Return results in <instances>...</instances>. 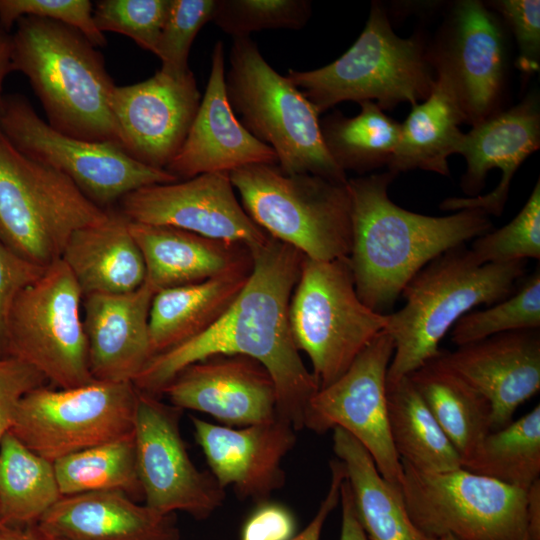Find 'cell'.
Segmentation results:
<instances>
[{
  "label": "cell",
  "instance_id": "cell-25",
  "mask_svg": "<svg viewBox=\"0 0 540 540\" xmlns=\"http://www.w3.org/2000/svg\"><path fill=\"white\" fill-rule=\"evenodd\" d=\"M34 527L49 540H180L174 514L117 491L62 496Z\"/></svg>",
  "mask_w": 540,
  "mask_h": 540
},
{
  "label": "cell",
  "instance_id": "cell-47",
  "mask_svg": "<svg viewBox=\"0 0 540 540\" xmlns=\"http://www.w3.org/2000/svg\"><path fill=\"white\" fill-rule=\"evenodd\" d=\"M331 480L326 496L322 500L310 523L289 540H320L323 526L340 501V487L346 476L345 469L337 458L330 461Z\"/></svg>",
  "mask_w": 540,
  "mask_h": 540
},
{
  "label": "cell",
  "instance_id": "cell-49",
  "mask_svg": "<svg viewBox=\"0 0 540 540\" xmlns=\"http://www.w3.org/2000/svg\"><path fill=\"white\" fill-rule=\"evenodd\" d=\"M527 522L529 540H540V480L527 491Z\"/></svg>",
  "mask_w": 540,
  "mask_h": 540
},
{
  "label": "cell",
  "instance_id": "cell-39",
  "mask_svg": "<svg viewBox=\"0 0 540 540\" xmlns=\"http://www.w3.org/2000/svg\"><path fill=\"white\" fill-rule=\"evenodd\" d=\"M478 264H503L540 258V181L508 224L477 237L471 249Z\"/></svg>",
  "mask_w": 540,
  "mask_h": 540
},
{
  "label": "cell",
  "instance_id": "cell-16",
  "mask_svg": "<svg viewBox=\"0 0 540 540\" xmlns=\"http://www.w3.org/2000/svg\"><path fill=\"white\" fill-rule=\"evenodd\" d=\"M501 22L483 2L453 5L437 44L428 50L435 72L450 81L465 122L473 126L500 111L506 76Z\"/></svg>",
  "mask_w": 540,
  "mask_h": 540
},
{
  "label": "cell",
  "instance_id": "cell-21",
  "mask_svg": "<svg viewBox=\"0 0 540 540\" xmlns=\"http://www.w3.org/2000/svg\"><path fill=\"white\" fill-rule=\"evenodd\" d=\"M194 436L218 484L243 499L266 501L285 483L282 461L293 449L296 430L274 419L240 428L192 417Z\"/></svg>",
  "mask_w": 540,
  "mask_h": 540
},
{
  "label": "cell",
  "instance_id": "cell-18",
  "mask_svg": "<svg viewBox=\"0 0 540 540\" xmlns=\"http://www.w3.org/2000/svg\"><path fill=\"white\" fill-rule=\"evenodd\" d=\"M201 98L191 70L182 76L158 70L145 81L115 86L110 108L119 146L136 161L166 170L187 137Z\"/></svg>",
  "mask_w": 540,
  "mask_h": 540
},
{
  "label": "cell",
  "instance_id": "cell-30",
  "mask_svg": "<svg viewBox=\"0 0 540 540\" xmlns=\"http://www.w3.org/2000/svg\"><path fill=\"white\" fill-rule=\"evenodd\" d=\"M333 451L344 466L355 512L369 540H435L411 520L400 488L387 482L372 457L350 434L333 429Z\"/></svg>",
  "mask_w": 540,
  "mask_h": 540
},
{
  "label": "cell",
  "instance_id": "cell-5",
  "mask_svg": "<svg viewBox=\"0 0 540 540\" xmlns=\"http://www.w3.org/2000/svg\"><path fill=\"white\" fill-rule=\"evenodd\" d=\"M286 78L320 114L344 101L376 100L382 110L413 106L430 95L436 72L422 37L400 38L373 3L362 33L341 57L314 70L290 69Z\"/></svg>",
  "mask_w": 540,
  "mask_h": 540
},
{
  "label": "cell",
  "instance_id": "cell-38",
  "mask_svg": "<svg viewBox=\"0 0 540 540\" xmlns=\"http://www.w3.org/2000/svg\"><path fill=\"white\" fill-rule=\"evenodd\" d=\"M310 16L307 0H216L211 21L237 38L267 29H302Z\"/></svg>",
  "mask_w": 540,
  "mask_h": 540
},
{
  "label": "cell",
  "instance_id": "cell-34",
  "mask_svg": "<svg viewBox=\"0 0 540 540\" xmlns=\"http://www.w3.org/2000/svg\"><path fill=\"white\" fill-rule=\"evenodd\" d=\"M359 105L361 111L354 117L334 111L320 120L325 148L344 172L364 173L388 166L400 137L401 124L374 101Z\"/></svg>",
  "mask_w": 540,
  "mask_h": 540
},
{
  "label": "cell",
  "instance_id": "cell-9",
  "mask_svg": "<svg viewBox=\"0 0 540 540\" xmlns=\"http://www.w3.org/2000/svg\"><path fill=\"white\" fill-rule=\"evenodd\" d=\"M295 344L311 361L319 389L341 377L387 325V314L358 297L348 258L304 256L289 303Z\"/></svg>",
  "mask_w": 540,
  "mask_h": 540
},
{
  "label": "cell",
  "instance_id": "cell-44",
  "mask_svg": "<svg viewBox=\"0 0 540 540\" xmlns=\"http://www.w3.org/2000/svg\"><path fill=\"white\" fill-rule=\"evenodd\" d=\"M46 381L31 365L11 356H0V444L13 426L23 397Z\"/></svg>",
  "mask_w": 540,
  "mask_h": 540
},
{
  "label": "cell",
  "instance_id": "cell-7",
  "mask_svg": "<svg viewBox=\"0 0 540 540\" xmlns=\"http://www.w3.org/2000/svg\"><path fill=\"white\" fill-rule=\"evenodd\" d=\"M229 174L244 210L270 237L310 259L349 257L352 208L347 182L287 174L277 164H252Z\"/></svg>",
  "mask_w": 540,
  "mask_h": 540
},
{
  "label": "cell",
  "instance_id": "cell-32",
  "mask_svg": "<svg viewBox=\"0 0 540 540\" xmlns=\"http://www.w3.org/2000/svg\"><path fill=\"white\" fill-rule=\"evenodd\" d=\"M389 432L401 461L426 473L462 468V460L409 377L386 384Z\"/></svg>",
  "mask_w": 540,
  "mask_h": 540
},
{
  "label": "cell",
  "instance_id": "cell-19",
  "mask_svg": "<svg viewBox=\"0 0 540 540\" xmlns=\"http://www.w3.org/2000/svg\"><path fill=\"white\" fill-rule=\"evenodd\" d=\"M540 146V108L536 92L520 103L500 110L464 133L456 153L464 156L467 170L461 185L469 195L480 191L492 168L502 172L498 185L488 194L451 197L441 204L442 210L479 209L486 214L501 215L513 176L523 161Z\"/></svg>",
  "mask_w": 540,
  "mask_h": 540
},
{
  "label": "cell",
  "instance_id": "cell-6",
  "mask_svg": "<svg viewBox=\"0 0 540 540\" xmlns=\"http://www.w3.org/2000/svg\"><path fill=\"white\" fill-rule=\"evenodd\" d=\"M225 88L240 123L272 148L283 172L347 182L325 148L315 107L266 62L250 37L233 38Z\"/></svg>",
  "mask_w": 540,
  "mask_h": 540
},
{
  "label": "cell",
  "instance_id": "cell-41",
  "mask_svg": "<svg viewBox=\"0 0 540 540\" xmlns=\"http://www.w3.org/2000/svg\"><path fill=\"white\" fill-rule=\"evenodd\" d=\"M216 0H170L156 56L161 71L182 76L190 71L188 57L200 29L211 21Z\"/></svg>",
  "mask_w": 540,
  "mask_h": 540
},
{
  "label": "cell",
  "instance_id": "cell-51",
  "mask_svg": "<svg viewBox=\"0 0 540 540\" xmlns=\"http://www.w3.org/2000/svg\"><path fill=\"white\" fill-rule=\"evenodd\" d=\"M0 540H49L32 526L0 525Z\"/></svg>",
  "mask_w": 540,
  "mask_h": 540
},
{
  "label": "cell",
  "instance_id": "cell-45",
  "mask_svg": "<svg viewBox=\"0 0 540 540\" xmlns=\"http://www.w3.org/2000/svg\"><path fill=\"white\" fill-rule=\"evenodd\" d=\"M45 268L21 258L0 238V356L6 318L13 299L21 289L37 279Z\"/></svg>",
  "mask_w": 540,
  "mask_h": 540
},
{
  "label": "cell",
  "instance_id": "cell-48",
  "mask_svg": "<svg viewBox=\"0 0 540 540\" xmlns=\"http://www.w3.org/2000/svg\"><path fill=\"white\" fill-rule=\"evenodd\" d=\"M340 502L342 513L339 540H369L358 521L346 476L340 487Z\"/></svg>",
  "mask_w": 540,
  "mask_h": 540
},
{
  "label": "cell",
  "instance_id": "cell-11",
  "mask_svg": "<svg viewBox=\"0 0 540 540\" xmlns=\"http://www.w3.org/2000/svg\"><path fill=\"white\" fill-rule=\"evenodd\" d=\"M401 463L406 510L427 537L529 540L526 491L463 468L426 473Z\"/></svg>",
  "mask_w": 540,
  "mask_h": 540
},
{
  "label": "cell",
  "instance_id": "cell-4",
  "mask_svg": "<svg viewBox=\"0 0 540 540\" xmlns=\"http://www.w3.org/2000/svg\"><path fill=\"white\" fill-rule=\"evenodd\" d=\"M525 261L478 264L464 245L441 254L405 286V304L387 314L385 331L394 342L386 384L410 375L440 353L448 330L479 305L515 292Z\"/></svg>",
  "mask_w": 540,
  "mask_h": 540
},
{
  "label": "cell",
  "instance_id": "cell-52",
  "mask_svg": "<svg viewBox=\"0 0 540 540\" xmlns=\"http://www.w3.org/2000/svg\"><path fill=\"white\" fill-rule=\"evenodd\" d=\"M442 540H457V539H455V538L452 537V536H446V537L443 538Z\"/></svg>",
  "mask_w": 540,
  "mask_h": 540
},
{
  "label": "cell",
  "instance_id": "cell-14",
  "mask_svg": "<svg viewBox=\"0 0 540 540\" xmlns=\"http://www.w3.org/2000/svg\"><path fill=\"white\" fill-rule=\"evenodd\" d=\"M181 412L138 390L133 430L138 477L147 507L204 520L222 505L225 492L192 462L180 433Z\"/></svg>",
  "mask_w": 540,
  "mask_h": 540
},
{
  "label": "cell",
  "instance_id": "cell-26",
  "mask_svg": "<svg viewBox=\"0 0 540 540\" xmlns=\"http://www.w3.org/2000/svg\"><path fill=\"white\" fill-rule=\"evenodd\" d=\"M155 292L198 283L253 262L242 244L208 238L183 229L129 221Z\"/></svg>",
  "mask_w": 540,
  "mask_h": 540
},
{
  "label": "cell",
  "instance_id": "cell-20",
  "mask_svg": "<svg viewBox=\"0 0 540 540\" xmlns=\"http://www.w3.org/2000/svg\"><path fill=\"white\" fill-rule=\"evenodd\" d=\"M170 404L208 414L225 426L245 427L277 416L268 370L243 355H215L181 370L162 390Z\"/></svg>",
  "mask_w": 540,
  "mask_h": 540
},
{
  "label": "cell",
  "instance_id": "cell-33",
  "mask_svg": "<svg viewBox=\"0 0 540 540\" xmlns=\"http://www.w3.org/2000/svg\"><path fill=\"white\" fill-rule=\"evenodd\" d=\"M61 497L53 462L8 432L0 444L1 524L35 525Z\"/></svg>",
  "mask_w": 540,
  "mask_h": 540
},
{
  "label": "cell",
  "instance_id": "cell-35",
  "mask_svg": "<svg viewBox=\"0 0 540 540\" xmlns=\"http://www.w3.org/2000/svg\"><path fill=\"white\" fill-rule=\"evenodd\" d=\"M462 468L527 491L540 480V406L491 431L462 460Z\"/></svg>",
  "mask_w": 540,
  "mask_h": 540
},
{
  "label": "cell",
  "instance_id": "cell-23",
  "mask_svg": "<svg viewBox=\"0 0 540 540\" xmlns=\"http://www.w3.org/2000/svg\"><path fill=\"white\" fill-rule=\"evenodd\" d=\"M224 56V44L217 41L198 111L182 147L166 168L179 181L204 173H230L252 164H277L272 148L245 129L228 102Z\"/></svg>",
  "mask_w": 540,
  "mask_h": 540
},
{
  "label": "cell",
  "instance_id": "cell-1",
  "mask_svg": "<svg viewBox=\"0 0 540 540\" xmlns=\"http://www.w3.org/2000/svg\"><path fill=\"white\" fill-rule=\"evenodd\" d=\"M251 253V274L219 320L200 335L153 356L133 384L139 391L158 396L193 363L215 355L251 357L274 380L277 416L299 431L305 428L309 402L319 390L302 361L289 322V303L304 255L272 237Z\"/></svg>",
  "mask_w": 540,
  "mask_h": 540
},
{
  "label": "cell",
  "instance_id": "cell-15",
  "mask_svg": "<svg viewBox=\"0 0 540 540\" xmlns=\"http://www.w3.org/2000/svg\"><path fill=\"white\" fill-rule=\"evenodd\" d=\"M394 342L384 330L332 384L309 402L305 428L316 433L341 428L370 454L381 476L399 487L403 468L389 432L386 376Z\"/></svg>",
  "mask_w": 540,
  "mask_h": 540
},
{
  "label": "cell",
  "instance_id": "cell-8",
  "mask_svg": "<svg viewBox=\"0 0 540 540\" xmlns=\"http://www.w3.org/2000/svg\"><path fill=\"white\" fill-rule=\"evenodd\" d=\"M108 211L18 151L0 129V238L18 256L45 268L61 259L75 231L104 221Z\"/></svg>",
  "mask_w": 540,
  "mask_h": 540
},
{
  "label": "cell",
  "instance_id": "cell-10",
  "mask_svg": "<svg viewBox=\"0 0 540 540\" xmlns=\"http://www.w3.org/2000/svg\"><path fill=\"white\" fill-rule=\"evenodd\" d=\"M82 300L83 293L63 260L48 265L13 299L6 318L1 356L31 365L58 388L94 381L82 320Z\"/></svg>",
  "mask_w": 540,
  "mask_h": 540
},
{
  "label": "cell",
  "instance_id": "cell-31",
  "mask_svg": "<svg viewBox=\"0 0 540 540\" xmlns=\"http://www.w3.org/2000/svg\"><path fill=\"white\" fill-rule=\"evenodd\" d=\"M461 460L490 433L489 401L436 356L408 375Z\"/></svg>",
  "mask_w": 540,
  "mask_h": 540
},
{
  "label": "cell",
  "instance_id": "cell-2",
  "mask_svg": "<svg viewBox=\"0 0 540 540\" xmlns=\"http://www.w3.org/2000/svg\"><path fill=\"white\" fill-rule=\"evenodd\" d=\"M396 176L387 171L347 181L352 208L348 260L356 293L381 314L428 263L492 227L488 214L479 209L434 217L399 207L388 196Z\"/></svg>",
  "mask_w": 540,
  "mask_h": 540
},
{
  "label": "cell",
  "instance_id": "cell-17",
  "mask_svg": "<svg viewBox=\"0 0 540 540\" xmlns=\"http://www.w3.org/2000/svg\"><path fill=\"white\" fill-rule=\"evenodd\" d=\"M119 207L131 222L175 227L250 250L271 238L238 201L229 172L141 187L122 197Z\"/></svg>",
  "mask_w": 540,
  "mask_h": 540
},
{
  "label": "cell",
  "instance_id": "cell-3",
  "mask_svg": "<svg viewBox=\"0 0 540 540\" xmlns=\"http://www.w3.org/2000/svg\"><path fill=\"white\" fill-rule=\"evenodd\" d=\"M16 27L13 71L28 79L47 123L74 138L119 146L110 108L116 85L96 47L78 30L53 20L23 17Z\"/></svg>",
  "mask_w": 540,
  "mask_h": 540
},
{
  "label": "cell",
  "instance_id": "cell-27",
  "mask_svg": "<svg viewBox=\"0 0 540 540\" xmlns=\"http://www.w3.org/2000/svg\"><path fill=\"white\" fill-rule=\"evenodd\" d=\"M61 259L76 279L83 296L120 294L136 290L146 269L141 251L129 230V220L119 211L75 231Z\"/></svg>",
  "mask_w": 540,
  "mask_h": 540
},
{
  "label": "cell",
  "instance_id": "cell-40",
  "mask_svg": "<svg viewBox=\"0 0 540 540\" xmlns=\"http://www.w3.org/2000/svg\"><path fill=\"white\" fill-rule=\"evenodd\" d=\"M170 0H102L93 9L100 32H115L157 54Z\"/></svg>",
  "mask_w": 540,
  "mask_h": 540
},
{
  "label": "cell",
  "instance_id": "cell-13",
  "mask_svg": "<svg viewBox=\"0 0 540 540\" xmlns=\"http://www.w3.org/2000/svg\"><path fill=\"white\" fill-rule=\"evenodd\" d=\"M138 390L94 380L73 388L38 387L21 400L10 432L54 462L133 433Z\"/></svg>",
  "mask_w": 540,
  "mask_h": 540
},
{
  "label": "cell",
  "instance_id": "cell-50",
  "mask_svg": "<svg viewBox=\"0 0 540 540\" xmlns=\"http://www.w3.org/2000/svg\"><path fill=\"white\" fill-rule=\"evenodd\" d=\"M13 42L12 34L0 28V104L4 97L3 84L7 75L13 72L12 66Z\"/></svg>",
  "mask_w": 540,
  "mask_h": 540
},
{
  "label": "cell",
  "instance_id": "cell-29",
  "mask_svg": "<svg viewBox=\"0 0 540 540\" xmlns=\"http://www.w3.org/2000/svg\"><path fill=\"white\" fill-rule=\"evenodd\" d=\"M465 122L449 79L436 72L430 95L415 104L401 124L400 137L388 171L398 174L420 168L449 176L448 157L457 152Z\"/></svg>",
  "mask_w": 540,
  "mask_h": 540
},
{
  "label": "cell",
  "instance_id": "cell-12",
  "mask_svg": "<svg viewBox=\"0 0 540 540\" xmlns=\"http://www.w3.org/2000/svg\"><path fill=\"white\" fill-rule=\"evenodd\" d=\"M0 129L18 151L68 177L104 210L141 187L179 181L165 169L136 161L114 143L82 140L55 130L20 94L3 97Z\"/></svg>",
  "mask_w": 540,
  "mask_h": 540
},
{
  "label": "cell",
  "instance_id": "cell-43",
  "mask_svg": "<svg viewBox=\"0 0 540 540\" xmlns=\"http://www.w3.org/2000/svg\"><path fill=\"white\" fill-rule=\"evenodd\" d=\"M511 28L518 46L516 66L525 74L540 68V1L498 0L486 4Z\"/></svg>",
  "mask_w": 540,
  "mask_h": 540
},
{
  "label": "cell",
  "instance_id": "cell-36",
  "mask_svg": "<svg viewBox=\"0 0 540 540\" xmlns=\"http://www.w3.org/2000/svg\"><path fill=\"white\" fill-rule=\"evenodd\" d=\"M53 465L62 496L117 491L132 499L143 497L133 433L71 453Z\"/></svg>",
  "mask_w": 540,
  "mask_h": 540
},
{
  "label": "cell",
  "instance_id": "cell-53",
  "mask_svg": "<svg viewBox=\"0 0 540 540\" xmlns=\"http://www.w3.org/2000/svg\"><path fill=\"white\" fill-rule=\"evenodd\" d=\"M0 525H2V524H1V520H0Z\"/></svg>",
  "mask_w": 540,
  "mask_h": 540
},
{
  "label": "cell",
  "instance_id": "cell-46",
  "mask_svg": "<svg viewBox=\"0 0 540 540\" xmlns=\"http://www.w3.org/2000/svg\"><path fill=\"white\" fill-rule=\"evenodd\" d=\"M296 520L285 506L263 501L245 521L240 540H289L295 535Z\"/></svg>",
  "mask_w": 540,
  "mask_h": 540
},
{
  "label": "cell",
  "instance_id": "cell-24",
  "mask_svg": "<svg viewBox=\"0 0 540 540\" xmlns=\"http://www.w3.org/2000/svg\"><path fill=\"white\" fill-rule=\"evenodd\" d=\"M155 293L144 282L127 293L83 296L82 320L95 380L133 383L152 358L149 313Z\"/></svg>",
  "mask_w": 540,
  "mask_h": 540
},
{
  "label": "cell",
  "instance_id": "cell-42",
  "mask_svg": "<svg viewBox=\"0 0 540 540\" xmlns=\"http://www.w3.org/2000/svg\"><path fill=\"white\" fill-rule=\"evenodd\" d=\"M23 17L53 20L78 30L95 47L105 46L89 0H0V28L9 32Z\"/></svg>",
  "mask_w": 540,
  "mask_h": 540
},
{
  "label": "cell",
  "instance_id": "cell-28",
  "mask_svg": "<svg viewBox=\"0 0 540 540\" xmlns=\"http://www.w3.org/2000/svg\"><path fill=\"white\" fill-rule=\"evenodd\" d=\"M253 262L210 279L155 293L149 313L152 357L209 329L245 286Z\"/></svg>",
  "mask_w": 540,
  "mask_h": 540
},
{
  "label": "cell",
  "instance_id": "cell-37",
  "mask_svg": "<svg viewBox=\"0 0 540 540\" xmlns=\"http://www.w3.org/2000/svg\"><path fill=\"white\" fill-rule=\"evenodd\" d=\"M540 326V273L535 271L509 297L493 306L470 311L454 325L451 340L457 346L478 342L494 335Z\"/></svg>",
  "mask_w": 540,
  "mask_h": 540
},
{
  "label": "cell",
  "instance_id": "cell-22",
  "mask_svg": "<svg viewBox=\"0 0 540 540\" xmlns=\"http://www.w3.org/2000/svg\"><path fill=\"white\" fill-rule=\"evenodd\" d=\"M438 358L489 401L492 431L513 421L516 409L540 389L538 330L494 335L440 351Z\"/></svg>",
  "mask_w": 540,
  "mask_h": 540
}]
</instances>
